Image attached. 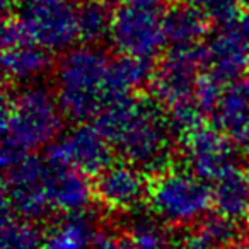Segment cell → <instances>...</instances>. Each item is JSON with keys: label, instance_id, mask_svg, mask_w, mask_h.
Masks as SVG:
<instances>
[{"label": "cell", "instance_id": "15", "mask_svg": "<svg viewBox=\"0 0 249 249\" xmlns=\"http://www.w3.org/2000/svg\"><path fill=\"white\" fill-rule=\"evenodd\" d=\"M212 186V208L215 213L239 224L249 220V171L239 164Z\"/></svg>", "mask_w": 249, "mask_h": 249}, {"label": "cell", "instance_id": "32", "mask_svg": "<svg viewBox=\"0 0 249 249\" xmlns=\"http://www.w3.org/2000/svg\"><path fill=\"white\" fill-rule=\"evenodd\" d=\"M82 2H89V0H82Z\"/></svg>", "mask_w": 249, "mask_h": 249}, {"label": "cell", "instance_id": "2", "mask_svg": "<svg viewBox=\"0 0 249 249\" xmlns=\"http://www.w3.org/2000/svg\"><path fill=\"white\" fill-rule=\"evenodd\" d=\"M55 90L41 84L5 90L2 99V167L11 169L38 149L50 147L63 128Z\"/></svg>", "mask_w": 249, "mask_h": 249}, {"label": "cell", "instance_id": "3", "mask_svg": "<svg viewBox=\"0 0 249 249\" xmlns=\"http://www.w3.org/2000/svg\"><path fill=\"white\" fill-rule=\"evenodd\" d=\"M111 58L101 46L80 45L65 52L55 63V96L65 120L92 123L107 99Z\"/></svg>", "mask_w": 249, "mask_h": 249}, {"label": "cell", "instance_id": "19", "mask_svg": "<svg viewBox=\"0 0 249 249\" xmlns=\"http://www.w3.org/2000/svg\"><path fill=\"white\" fill-rule=\"evenodd\" d=\"M152 75L154 67L150 62L124 55L111 58L106 103L111 99H120V97L139 96L145 87L150 86Z\"/></svg>", "mask_w": 249, "mask_h": 249}, {"label": "cell", "instance_id": "13", "mask_svg": "<svg viewBox=\"0 0 249 249\" xmlns=\"http://www.w3.org/2000/svg\"><path fill=\"white\" fill-rule=\"evenodd\" d=\"M48 160V159H46ZM92 178L86 176L72 167L56 166L48 160L46 173V191L55 213L72 215L89 212L96 203Z\"/></svg>", "mask_w": 249, "mask_h": 249}, {"label": "cell", "instance_id": "26", "mask_svg": "<svg viewBox=\"0 0 249 249\" xmlns=\"http://www.w3.org/2000/svg\"><path fill=\"white\" fill-rule=\"evenodd\" d=\"M235 28H237V31L241 33V36L246 39V43L249 45V9H248V11H244L241 16H239Z\"/></svg>", "mask_w": 249, "mask_h": 249}, {"label": "cell", "instance_id": "18", "mask_svg": "<svg viewBox=\"0 0 249 249\" xmlns=\"http://www.w3.org/2000/svg\"><path fill=\"white\" fill-rule=\"evenodd\" d=\"M164 35L171 46L201 45L208 35L210 19L203 9L178 4L162 14Z\"/></svg>", "mask_w": 249, "mask_h": 249}, {"label": "cell", "instance_id": "28", "mask_svg": "<svg viewBox=\"0 0 249 249\" xmlns=\"http://www.w3.org/2000/svg\"><path fill=\"white\" fill-rule=\"evenodd\" d=\"M179 2L181 4L191 5V7H196V9H205L212 0H179Z\"/></svg>", "mask_w": 249, "mask_h": 249}, {"label": "cell", "instance_id": "1", "mask_svg": "<svg viewBox=\"0 0 249 249\" xmlns=\"http://www.w3.org/2000/svg\"><path fill=\"white\" fill-rule=\"evenodd\" d=\"M121 160L149 176L169 169L174 139L164 109L152 97L111 99L92 121Z\"/></svg>", "mask_w": 249, "mask_h": 249}, {"label": "cell", "instance_id": "24", "mask_svg": "<svg viewBox=\"0 0 249 249\" xmlns=\"http://www.w3.org/2000/svg\"><path fill=\"white\" fill-rule=\"evenodd\" d=\"M210 22H215L218 28L235 26L239 19V5L235 0H212L203 9Z\"/></svg>", "mask_w": 249, "mask_h": 249}, {"label": "cell", "instance_id": "30", "mask_svg": "<svg viewBox=\"0 0 249 249\" xmlns=\"http://www.w3.org/2000/svg\"><path fill=\"white\" fill-rule=\"evenodd\" d=\"M18 2H24V4H26V2H28V0H4V4H5V5L18 4Z\"/></svg>", "mask_w": 249, "mask_h": 249}, {"label": "cell", "instance_id": "27", "mask_svg": "<svg viewBox=\"0 0 249 249\" xmlns=\"http://www.w3.org/2000/svg\"><path fill=\"white\" fill-rule=\"evenodd\" d=\"M123 2H130V4H137V5H145V7H159L162 0H123Z\"/></svg>", "mask_w": 249, "mask_h": 249}, {"label": "cell", "instance_id": "22", "mask_svg": "<svg viewBox=\"0 0 249 249\" xmlns=\"http://www.w3.org/2000/svg\"><path fill=\"white\" fill-rule=\"evenodd\" d=\"M43 239L39 224L2 208V249H43Z\"/></svg>", "mask_w": 249, "mask_h": 249}, {"label": "cell", "instance_id": "11", "mask_svg": "<svg viewBox=\"0 0 249 249\" xmlns=\"http://www.w3.org/2000/svg\"><path fill=\"white\" fill-rule=\"evenodd\" d=\"M99 207L118 213L135 212L149 198L150 176L124 160H114L92 179Z\"/></svg>", "mask_w": 249, "mask_h": 249}, {"label": "cell", "instance_id": "12", "mask_svg": "<svg viewBox=\"0 0 249 249\" xmlns=\"http://www.w3.org/2000/svg\"><path fill=\"white\" fill-rule=\"evenodd\" d=\"M203 48V72L231 86L249 75V45L235 26L218 28Z\"/></svg>", "mask_w": 249, "mask_h": 249}, {"label": "cell", "instance_id": "17", "mask_svg": "<svg viewBox=\"0 0 249 249\" xmlns=\"http://www.w3.org/2000/svg\"><path fill=\"white\" fill-rule=\"evenodd\" d=\"M99 232L90 212L63 215L45 232L43 249H92Z\"/></svg>", "mask_w": 249, "mask_h": 249}, {"label": "cell", "instance_id": "10", "mask_svg": "<svg viewBox=\"0 0 249 249\" xmlns=\"http://www.w3.org/2000/svg\"><path fill=\"white\" fill-rule=\"evenodd\" d=\"M186 169L212 184L215 179L239 166V150L222 130L213 124H201L179 142Z\"/></svg>", "mask_w": 249, "mask_h": 249}, {"label": "cell", "instance_id": "33", "mask_svg": "<svg viewBox=\"0 0 249 249\" xmlns=\"http://www.w3.org/2000/svg\"><path fill=\"white\" fill-rule=\"evenodd\" d=\"M248 171H249V169H248Z\"/></svg>", "mask_w": 249, "mask_h": 249}, {"label": "cell", "instance_id": "23", "mask_svg": "<svg viewBox=\"0 0 249 249\" xmlns=\"http://www.w3.org/2000/svg\"><path fill=\"white\" fill-rule=\"evenodd\" d=\"M225 87L227 86L218 82L215 77H212L207 72H203L198 77L196 89H195V103H196V106L200 107V111L207 120H212V116L217 111Z\"/></svg>", "mask_w": 249, "mask_h": 249}, {"label": "cell", "instance_id": "20", "mask_svg": "<svg viewBox=\"0 0 249 249\" xmlns=\"http://www.w3.org/2000/svg\"><path fill=\"white\" fill-rule=\"evenodd\" d=\"M114 12L106 0H89L82 2L77 9L79 36L84 45H99L111 36Z\"/></svg>", "mask_w": 249, "mask_h": 249}, {"label": "cell", "instance_id": "7", "mask_svg": "<svg viewBox=\"0 0 249 249\" xmlns=\"http://www.w3.org/2000/svg\"><path fill=\"white\" fill-rule=\"evenodd\" d=\"M48 160L36 154L4 171V207L18 217L39 224L48 220L55 210L46 191Z\"/></svg>", "mask_w": 249, "mask_h": 249}, {"label": "cell", "instance_id": "16", "mask_svg": "<svg viewBox=\"0 0 249 249\" xmlns=\"http://www.w3.org/2000/svg\"><path fill=\"white\" fill-rule=\"evenodd\" d=\"M183 231L178 244L179 249H231L244 241L242 224L215 212Z\"/></svg>", "mask_w": 249, "mask_h": 249}, {"label": "cell", "instance_id": "4", "mask_svg": "<svg viewBox=\"0 0 249 249\" xmlns=\"http://www.w3.org/2000/svg\"><path fill=\"white\" fill-rule=\"evenodd\" d=\"M147 205L164 225L188 229L210 212L212 186L186 167L178 169L171 166L150 176Z\"/></svg>", "mask_w": 249, "mask_h": 249}, {"label": "cell", "instance_id": "21", "mask_svg": "<svg viewBox=\"0 0 249 249\" xmlns=\"http://www.w3.org/2000/svg\"><path fill=\"white\" fill-rule=\"evenodd\" d=\"M123 244L126 249H179L164 231V224L156 217L137 215L124 231Z\"/></svg>", "mask_w": 249, "mask_h": 249}, {"label": "cell", "instance_id": "6", "mask_svg": "<svg viewBox=\"0 0 249 249\" xmlns=\"http://www.w3.org/2000/svg\"><path fill=\"white\" fill-rule=\"evenodd\" d=\"M203 45V43H201ZM196 46H171L154 67L150 80V97L171 111L178 106L193 103L200 70L203 69V48Z\"/></svg>", "mask_w": 249, "mask_h": 249}, {"label": "cell", "instance_id": "5", "mask_svg": "<svg viewBox=\"0 0 249 249\" xmlns=\"http://www.w3.org/2000/svg\"><path fill=\"white\" fill-rule=\"evenodd\" d=\"M109 39L120 55L145 62L159 58L167 43L159 7L121 2L114 11Z\"/></svg>", "mask_w": 249, "mask_h": 249}, {"label": "cell", "instance_id": "31", "mask_svg": "<svg viewBox=\"0 0 249 249\" xmlns=\"http://www.w3.org/2000/svg\"><path fill=\"white\" fill-rule=\"evenodd\" d=\"M244 248L249 249V239H246V241H244Z\"/></svg>", "mask_w": 249, "mask_h": 249}, {"label": "cell", "instance_id": "14", "mask_svg": "<svg viewBox=\"0 0 249 249\" xmlns=\"http://www.w3.org/2000/svg\"><path fill=\"white\" fill-rule=\"evenodd\" d=\"M2 69L7 82L14 86H31L39 84L52 69H55L52 53L41 48L33 39L22 41L11 48H4L2 55Z\"/></svg>", "mask_w": 249, "mask_h": 249}, {"label": "cell", "instance_id": "9", "mask_svg": "<svg viewBox=\"0 0 249 249\" xmlns=\"http://www.w3.org/2000/svg\"><path fill=\"white\" fill-rule=\"evenodd\" d=\"M45 157L52 164L72 167L94 179L114 162V150L96 124L80 123L46 147Z\"/></svg>", "mask_w": 249, "mask_h": 249}, {"label": "cell", "instance_id": "29", "mask_svg": "<svg viewBox=\"0 0 249 249\" xmlns=\"http://www.w3.org/2000/svg\"><path fill=\"white\" fill-rule=\"evenodd\" d=\"M235 2H237L239 7H244L246 11L249 9V0H235Z\"/></svg>", "mask_w": 249, "mask_h": 249}, {"label": "cell", "instance_id": "8", "mask_svg": "<svg viewBox=\"0 0 249 249\" xmlns=\"http://www.w3.org/2000/svg\"><path fill=\"white\" fill-rule=\"evenodd\" d=\"M29 38L50 53H65L79 36L77 9L69 0H28L18 16Z\"/></svg>", "mask_w": 249, "mask_h": 249}, {"label": "cell", "instance_id": "25", "mask_svg": "<svg viewBox=\"0 0 249 249\" xmlns=\"http://www.w3.org/2000/svg\"><path fill=\"white\" fill-rule=\"evenodd\" d=\"M92 249H126V248L123 244V237H116V235L109 234L107 231H101Z\"/></svg>", "mask_w": 249, "mask_h": 249}]
</instances>
